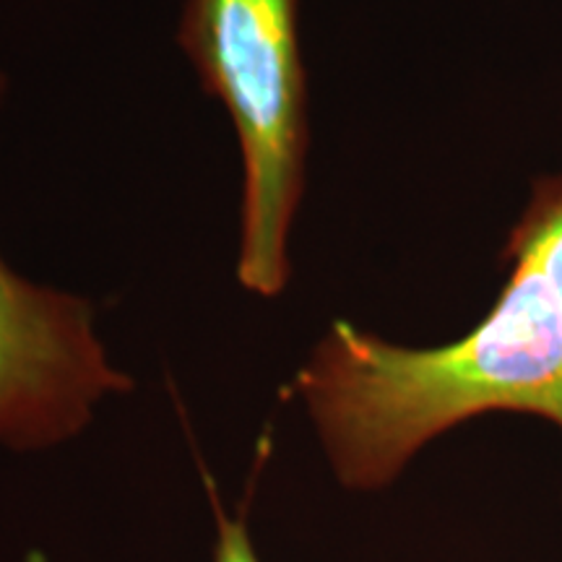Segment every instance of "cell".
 Here are the masks:
<instances>
[{"instance_id": "3957f363", "label": "cell", "mask_w": 562, "mask_h": 562, "mask_svg": "<svg viewBox=\"0 0 562 562\" xmlns=\"http://www.w3.org/2000/svg\"><path fill=\"white\" fill-rule=\"evenodd\" d=\"M3 89L0 76V97ZM131 385L110 362L87 300L32 284L0 258V446H60Z\"/></svg>"}, {"instance_id": "7a4b0ae2", "label": "cell", "mask_w": 562, "mask_h": 562, "mask_svg": "<svg viewBox=\"0 0 562 562\" xmlns=\"http://www.w3.org/2000/svg\"><path fill=\"white\" fill-rule=\"evenodd\" d=\"M178 42L240 140L237 279L277 297L290 284L286 248L311 140L297 0H188Z\"/></svg>"}, {"instance_id": "6da1fadb", "label": "cell", "mask_w": 562, "mask_h": 562, "mask_svg": "<svg viewBox=\"0 0 562 562\" xmlns=\"http://www.w3.org/2000/svg\"><path fill=\"white\" fill-rule=\"evenodd\" d=\"M487 315L440 347H402L336 321L294 375L344 487H389L427 442L484 414H531L562 430V175L539 178Z\"/></svg>"}, {"instance_id": "277c9868", "label": "cell", "mask_w": 562, "mask_h": 562, "mask_svg": "<svg viewBox=\"0 0 562 562\" xmlns=\"http://www.w3.org/2000/svg\"><path fill=\"white\" fill-rule=\"evenodd\" d=\"M214 562H261L256 547H252L245 518L216 510Z\"/></svg>"}]
</instances>
